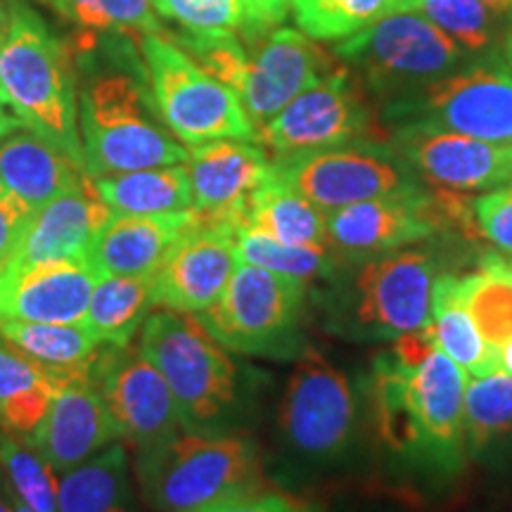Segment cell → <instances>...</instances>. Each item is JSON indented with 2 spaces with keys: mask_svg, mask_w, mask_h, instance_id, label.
Segmentation results:
<instances>
[{
  "mask_svg": "<svg viewBox=\"0 0 512 512\" xmlns=\"http://www.w3.org/2000/svg\"><path fill=\"white\" fill-rule=\"evenodd\" d=\"M242 8V34L247 38H256L287 17L292 8V0H238Z\"/></svg>",
  "mask_w": 512,
  "mask_h": 512,
  "instance_id": "cell-44",
  "label": "cell"
},
{
  "mask_svg": "<svg viewBox=\"0 0 512 512\" xmlns=\"http://www.w3.org/2000/svg\"><path fill=\"white\" fill-rule=\"evenodd\" d=\"M140 50L159 119L176 138L192 147L226 138L256 140L240 95L204 72L176 43L143 36Z\"/></svg>",
  "mask_w": 512,
  "mask_h": 512,
  "instance_id": "cell-7",
  "label": "cell"
},
{
  "mask_svg": "<svg viewBox=\"0 0 512 512\" xmlns=\"http://www.w3.org/2000/svg\"><path fill=\"white\" fill-rule=\"evenodd\" d=\"M112 219L93 188V178L86 176L76 188L55 197L46 207L31 214L8 268H24L48 261L86 259L100 228Z\"/></svg>",
  "mask_w": 512,
  "mask_h": 512,
  "instance_id": "cell-22",
  "label": "cell"
},
{
  "mask_svg": "<svg viewBox=\"0 0 512 512\" xmlns=\"http://www.w3.org/2000/svg\"><path fill=\"white\" fill-rule=\"evenodd\" d=\"M86 174L67 155L38 138L15 133L0 143V188L31 214L79 185Z\"/></svg>",
  "mask_w": 512,
  "mask_h": 512,
  "instance_id": "cell-24",
  "label": "cell"
},
{
  "mask_svg": "<svg viewBox=\"0 0 512 512\" xmlns=\"http://www.w3.org/2000/svg\"><path fill=\"white\" fill-rule=\"evenodd\" d=\"M0 465L10 489L34 512H60V482L55 470L29 444L5 432L0 437Z\"/></svg>",
  "mask_w": 512,
  "mask_h": 512,
  "instance_id": "cell-37",
  "label": "cell"
},
{
  "mask_svg": "<svg viewBox=\"0 0 512 512\" xmlns=\"http://www.w3.org/2000/svg\"><path fill=\"white\" fill-rule=\"evenodd\" d=\"M31 211L24 209L15 197L0 188V268L8 264V259L15 254V249L22 240Z\"/></svg>",
  "mask_w": 512,
  "mask_h": 512,
  "instance_id": "cell-43",
  "label": "cell"
},
{
  "mask_svg": "<svg viewBox=\"0 0 512 512\" xmlns=\"http://www.w3.org/2000/svg\"><path fill=\"white\" fill-rule=\"evenodd\" d=\"M98 283L86 259L0 268V320L81 323Z\"/></svg>",
  "mask_w": 512,
  "mask_h": 512,
  "instance_id": "cell-21",
  "label": "cell"
},
{
  "mask_svg": "<svg viewBox=\"0 0 512 512\" xmlns=\"http://www.w3.org/2000/svg\"><path fill=\"white\" fill-rule=\"evenodd\" d=\"M328 247L337 259L363 261L434 238L451 219L444 197L430 192L380 197L328 211Z\"/></svg>",
  "mask_w": 512,
  "mask_h": 512,
  "instance_id": "cell-15",
  "label": "cell"
},
{
  "mask_svg": "<svg viewBox=\"0 0 512 512\" xmlns=\"http://www.w3.org/2000/svg\"><path fill=\"white\" fill-rule=\"evenodd\" d=\"M425 330L430 332L434 344L467 375L484 377L503 370L501 351L486 342L467 311L458 275L441 273L437 278L430 323Z\"/></svg>",
  "mask_w": 512,
  "mask_h": 512,
  "instance_id": "cell-25",
  "label": "cell"
},
{
  "mask_svg": "<svg viewBox=\"0 0 512 512\" xmlns=\"http://www.w3.org/2000/svg\"><path fill=\"white\" fill-rule=\"evenodd\" d=\"M463 302L491 347L503 351L512 339V268L503 254H484L477 268L460 278Z\"/></svg>",
  "mask_w": 512,
  "mask_h": 512,
  "instance_id": "cell-32",
  "label": "cell"
},
{
  "mask_svg": "<svg viewBox=\"0 0 512 512\" xmlns=\"http://www.w3.org/2000/svg\"><path fill=\"white\" fill-rule=\"evenodd\" d=\"M145 76L147 69H98L83 81L79 131L91 178L188 162L190 150L157 121Z\"/></svg>",
  "mask_w": 512,
  "mask_h": 512,
  "instance_id": "cell-3",
  "label": "cell"
},
{
  "mask_svg": "<svg viewBox=\"0 0 512 512\" xmlns=\"http://www.w3.org/2000/svg\"><path fill=\"white\" fill-rule=\"evenodd\" d=\"M10 496H12V508H15V512H34L12 489H10Z\"/></svg>",
  "mask_w": 512,
  "mask_h": 512,
  "instance_id": "cell-49",
  "label": "cell"
},
{
  "mask_svg": "<svg viewBox=\"0 0 512 512\" xmlns=\"http://www.w3.org/2000/svg\"><path fill=\"white\" fill-rule=\"evenodd\" d=\"M152 306L155 275H105L95 283L79 325L100 347H128Z\"/></svg>",
  "mask_w": 512,
  "mask_h": 512,
  "instance_id": "cell-27",
  "label": "cell"
},
{
  "mask_svg": "<svg viewBox=\"0 0 512 512\" xmlns=\"http://www.w3.org/2000/svg\"><path fill=\"white\" fill-rule=\"evenodd\" d=\"M394 126H422L489 143H512V72L496 57L465 64L387 105Z\"/></svg>",
  "mask_w": 512,
  "mask_h": 512,
  "instance_id": "cell-9",
  "label": "cell"
},
{
  "mask_svg": "<svg viewBox=\"0 0 512 512\" xmlns=\"http://www.w3.org/2000/svg\"><path fill=\"white\" fill-rule=\"evenodd\" d=\"M392 152L441 192L467 195L512 181V143H489L422 126H394Z\"/></svg>",
  "mask_w": 512,
  "mask_h": 512,
  "instance_id": "cell-16",
  "label": "cell"
},
{
  "mask_svg": "<svg viewBox=\"0 0 512 512\" xmlns=\"http://www.w3.org/2000/svg\"><path fill=\"white\" fill-rule=\"evenodd\" d=\"M0 337L31 358L57 384L91 375V366L100 351V344H95L79 323L0 320Z\"/></svg>",
  "mask_w": 512,
  "mask_h": 512,
  "instance_id": "cell-29",
  "label": "cell"
},
{
  "mask_svg": "<svg viewBox=\"0 0 512 512\" xmlns=\"http://www.w3.org/2000/svg\"><path fill=\"white\" fill-rule=\"evenodd\" d=\"M501 361H503V370H505V373L512 375V339L503 347V351H501Z\"/></svg>",
  "mask_w": 512,
  "mask_h": 512,
  "instance_id": "cell-48",
  "label": "cell"
},
{
  "mask_svg": "<svg viewBox=\"0 0 512 512\" xmlns=\"http://www.w3.org/2000/svg\"><path fill=\"white\" fill-rule=\"evenodd\" d=\"M273 166L287 185L325 214L349 204L422 192L420 178L399 155L366 143L313 152Z\"/></svg>",
  "mask_w": 512,
  "mask_h": 512,
  "instance_id": "cell-12",
  "label": "cell"
},
{
  "mask_svg": "<svg viewBox=\"0 0 512 512\" xmlns=\"http://www.w3.org/2000/svg\"><path fill=\"white\" fill-rule=\"evenodd\" d=\"M240 226H252L290 247H328L325 211L287 185L275 166L249 200Z\"/></svg>",
  "mask_w": 512,
  "mask_h": 512,
  "instance_id": "cell-28",
  "label": "cell"
},
{
  "mask_svg": "<svg viewBox=\"0 0 512 512\" xmlns=\"http://www.w3.org/2000/svg\"><path fill=\"white\" fill-rule=\"evenodd\" d=\"M306 280L240 264L200 323L223 347L238 354L297 358L302 354Z\"/></svg>",
  "mask_w": 512,
  "mask_h": 512,
  "instance_id": "cell-6",
  "label": "cell"
},
{
  "mask_svg": "<svg viewBox=\"0 0 512 512\" xmlns=\"http://www.w3.org/2000/svg\"><path fill=\"white\" fill-rule=\"evenodd\" d=\"M192 211L197 219L240 228L247 204L271 176L273 162L256 140H211L188 155Z\"/></svg>",
  "mask_w": 512,
  "mask_h": 512,
  "instance_id": "cell-18",
  "label": "cell"
},
{
  "mask_svg": "<svg viewBox=\"0 0 512 512\" xmlns=\"http://www.w3.org/2000/svg\"><path fill=\"white\" fill-rule=\"evenodd\" d=\"M467 373L425 328L396 337L375 356L368 403L382 446L427 475L453 477L467 463Z\"/></svg>",
  "mask_w": 512,
  "mask_h": 512,
  "instance_id": "cell-1",
  "label": "cell"
},
{
  "mask_svg": "<svg viewBox=\"0 0 512 512\" xmlns=\"http://www.w3.org/2000/svg\"><path fill=\"white\" fill-rule=\"evenodd\" d=\"M235 252L240 264L259 266L266 271L292 275L299 280L325 278L335 271L337 256L330 247H290L268 238L252 226H240L235 233Z\"/></svg>",
  "mask_w": 512,
  "mask_h": 512,
  "instance_id": "cell-34",
  "label": "cell"
},
{
  "mask_svg": "<svg viewBox=\"0 0 512 512\" xmlns=\"http://www.w3.org/2000/svg\"><path fill=\"white\" fill-rule=\"evenodd\" d=\"M0 88L22 126L86 174L72 53L22 0L10 3L0 38Z\"/></svg>",
  "mask_w": 512,
  "mask_h": 512,
  "instance_id": "cell-2",
  "label": "cell"
},
{
  "mask_svg": "<svg viewBox=\"0 0 512 512\" xmlns=\"http://www.w3.org/2000/svg\"><path fill=\"white\" fill-rule=\"evenodd\" d=\"M396 12H418L467 50H482L491 41L489 8L479 0H403Z\"/></svg>",
  "mask_w": 512,
  "mask_h": 512,
  "instance_id": "cell-38",
  "label": "cell"
},
{
  "mask_svg": "<svg viewBox=\"0 0 512 512\" xmlns=\"http://www.w3.org/2000/svg\"><path fill=\"white\" fill-rule=\"evenodd\" d=\"M195 211L169 216H117L100 228L86 261L98 278L155 275L195 223Z\"/></svg>",
  "mask_w": 512,
  "mask_h": 512,
  "instance_id": "cell-23",
  "label": "cell"
},
{
  "mask_svg": "<svg viewBox=\"0 0 512 512\" xmlns=\"http://www.w3.org/2000/svg\"><path fill=\"white\" fill-rule=\"evenodd\" d=\"M105 207L117 216H169L192 211V188L183 164L93 178Z\"/></svg>",
  "mask_w": 512,
  "mask_h": 512,
  "instance_id": "cell-26",
  "label": "cell"
},
{
  "mask_svg": "<svg viewBox=\"0 0 512 512\" xmlns=\"http://www.w3.org/2000/svg\"><path fill=\"white\" fill-rule=\"evenodd\" d=\"M439 275L437 259L425 249L406 247L363 259L351 285V316L358 332L396 339L427 328Z\"/></svg>",
  "mask_w": 512,
  "mask_h": 512,
  "instance_id": "cell-11",
  "label": "cell"
},
{
  "mask_svg": "<svg viewBox=\"0 0 512 512\" xmlns=\"http://www.w3.org/2000/svg\"><path fill=\"white\" fill-rule=\"evenodd\" d=\"M505 57H508V67H510V72H512V29H510L508 38H505Z\"/></svg>",
  "mask_w": 512,
  "mask_h": 512,
  "instance_id": "cell-50",
  "label": "cell"
},
{
  "mask_svg": "<svg viewBox=\"0 0 512 512\" xmlns=\"http://www.w3.org/2000/svg\"><path fill=\"white\" fill-rule=\"evenodd\" d=\"M467 228L512 259V181L467 202Z\"/></svg>",
  "mask_w": 512,
  "mask_h": 512,
  "instance_id": "cell-41",
  "label": "cell"
},
{
  "mask_svg": "<svg viewBox=\"0 0 512 512\" xmlns=\"http://www.w3.org/2000/svg\"><path fill=\"white\" fill-rule=\"evenodd\" d=\"M174 38L176 46L200 64L204 72L226 83L235 93L240 91L249 57L233 31H209V34L178 31Z\"/></svg>",
  "mask_w": 512,
  "mask_h": 512,
  "instance_id": "cell-39",
  "label": "cell"
},
{
  "mask_svg": "<svg viewBox=\"0 0 512 512\" xmlns=\"http://www.w3.org/2000/svg\"><path fill=\"white\" fill-rule=\"evenodd\" d=\"M88 380L117 422L121 439L138 451L169 444L183 432L178 408L164 377L138 347H100Z\"/></svg>",
  "mask_w": 512,
  "mask_h": 512,
  "instance_id": "cell-14",
  "label": "cell"
},
{
  "mask_svg": "<svg viewBox=\"0 0 512 512\" xmlns=\"http://www.w3.org/2000/svg\"><path fill=\"white\" fill-rule=\"evenodd\" d=\"M60 512H133L124 444H110L98 456L64 472Z\"/></svg>",
  "mask_w": 512,
  "mask_h": 512,
  "instance_id": "cell-30",
  "label": "cell"
},
{
  "mask_svg": "<svg viewBox=\"0 0 512 512\" xmlns=\"http://www.w3.org/2000/svg\"><path fill=\"white\" fill-rule=\"evenodd\" d=\"M370 136V114L344 72H335L297 95L256 133L273 162L313 152L363 145Z\"/></svg>",
  "mask_w": 512,
  "mask_h": 512,
  "instance_id": "cell-13",
  "label": "cell"
},
{
  "mask_svg": "<svg viewBox=\"0 0 512 512\" xmlns=\"http://www.w3.org/2000/svg\"><path fill=\"white\" fill-rule=\"evenodd\" d=\"M235 233L228 223L195 219L155 273L157 306L195 316L209 309L240 266Z\"/></svg>",
  "mask_w": 512,
  "mask_h": 512,
  "instance_id": "cell-17",
  "label": "cell"
},
{
  "mask_svg": "<svg viewBox=\"0 0 512 512\" xmlns=\"http://www.w3.org/2000/svg\"><path fill=\"white\" fill-rule=\"evenodd\" d=\"M479 3L496 12H512V0H479Z\"/></svg>",
  "mask_w": 512,
  "mask_h": 512,
  "instance_id": "cell-47",
  "label": "cell"
},
{
  "mask_svg": "<svg viewBox=\"0 0 512 512\" xmlns=\"http://www.w3.org/2000/svg\"><path fill=\"white\" fill-rule=\"evenodd\" d=\"M136 347L164 377L185 432H219L221 422L238 408V363L195 313H150Z\"/></svg>",
  "mask_w": 512,
  "mask_h": 512,
  "instance_id": "cell-4",
  "label": "cell"
},
{
  "mask_svg": "<svg viewBox=\"0 0 512 512\" xmlns=\"http://www.w3.org/2000/svg\"><path fill=\"white\" fill-rule=\"evenodd\" d=\"M57 382L0 337V430L29 434L55 399Z\"/></svg>",
  "mask_w": 512,
  "mask_h": 512,
  "instance_id": "cell-31",
  "label": "cell"
},
{
  "mask_svg": "<svg viewBox=\"0 0 512 512\" xmlns=\"http://www.w3.org/2000/svg\"><path fill=\"white\" fill-rule=\"evenodd\" d=\"M5 27H8V12L3 10V0H0V38L5 34Z\"/></svg>",
  "mask_w": 512,
  "mask_h": 512,
  "instance_id": "cell-51",
  "label": "cell"
},
{
  "mask_svg": "<svg viewBox=\"0 0 512 512\" xmlns=\"http://www.w3.org/2000/svg\"><path fill=\"white\" fill-rule=\"evenodd\" d=\"M401 3H403V0H399V5H401ZM399 5H396V8H399Z\"/></svg>",
  "mask_w": 512,
  "mask_h": 512,
  "instance_id": "cell-52",
  "label": "cell"
},
{
  "mask_svg": "<svg viewBox=\"0 0 512 512\" xmlns=\"http://www.w3.org/2000/svg\"><path fill=\"white\" fill-rule=\"evenodd\" d=\"M512 439V375L472 377L465 387V441L472 458Z\"/></svg>",
  "mask_w": 512,
  "mask_h": 512,
  "instance_id": "cell-33",
  "label": "cell"
},
{
  "mask_svg": "<svg viewBox=\"0 0 512 512\" xmlns=\"http://www.w3.org/2000/svg\"><path fill=\"white\" fill-rule=\"evenodd\" d=\"M335 53L356 67L375 93L396 100L463 67L465 48L427 17L392 12L337 43Z\"/></svg>",
  "mask_w": 512,
  "mask_h": 512,
  "instance_id": "cell-8",
  "label": "cell"
},
{
  "mask_svg": "<svg viewBox=\"0 0 512 512\" xmlns=\"http://www.w3.org/2000/svg\"><path fill=\"white\" fill-rule=\"evenodd\" d=\"M190 512H318L311 503L302 501V498H294L280 491H268L261 489L254 491H242V494H233L214 501L202 508L190 510Z\"/></svg>",
  "mask_w": 512,
  "mask_h": 512,
  "instance_id": "cell-42",
  "label": "cell"
},
{
  "mask_svg": "<svg viewBox=\"0 0 512 512\" xmlns=\"http://www.w3.org/2000/svg\"><path fill=\"white\" fill-rule=\"evenodd\" d=\"M399 0H292L294 17L313 41H344L396 12Z\"/></svg>",
  "mask_w": 512,
  "mask_h": 512,
  "instance_id": "cell-35",
  "label": "cell"
},
{
  "mask_svg": "<svg viewBox=\"0 0 512 512\" xmlns=\"http://www.w3.org/2000/svg\"><path fill=\"white\" fill-rule=\"evenodd\" d=\"M0 512H15V508H12L10 482H8V475H5L3 465H0Z\"/></svg>",
  "mask_w": 512,
  "mask_h": 512,
  "instance_id": "cell-46",
  "label": "cell"
},
{
  "mask_svg": "<svg viewBox=\"0 0 512 512\" xmlns=\"http://www.w3.org/2000/svg\"><path fill=\"white\" fill-rule=\"evenodd\" d=\"M328 62L320 50L294 29H278L249 57L240 100L256 133L290 102L325 79Z\"/></svg>",
  "mask_w": 512,
  "mask_h": 512,
  "instance_id": "cell-20",
  "label": "cell"
},
{
  "mask_svg": "<svg viewBox=\"0 0 512 512\" xmlns=\"http://www.w3.org/2000/svg\"><path fill=\"white\" fill-rule=\"evenodd\" d=\"M280 430L287 444L306 458H342L358 432L354 382L323 354L304 349L287 382L280 406Z\"/></svg>",
  "mask_w": 512,
  "mask_h": 512,
  "instance_id": "cell-10",
  "label": "cell"
},
{
  "mask_svg": "<svg viewBox=\"0 0 512 512\" xmlns=\"http://www.w3.org/2000/svg\"><path fill=\"white\" fill-rule=\"evenodd\" d=\"M138 482L159 512H190L264 486L259 448L242 434L185 432L169 444L138 451Z\"/></svg>",
  "mask_w": 512,
  "mask_h": 512,
  "instance_id": "cell-5",
  "label": "cell"
},
{
  "mask_svg": "<svg viewBox=\"0 0 512 512\" xmlns=\"http://www.w3.org/2000/svg\"><path fill=\"white\" fill-rule=\"evenodd\" d=\"M119 439L117 422L88 377L57 384L46 415L27 434V444L62 475Z\"/></svg>",
  "mask_w": 512,
  "mask_h": 512,
  "instance_id": "cell-19",
  "label": "cell"
},
{
  "mask_svg": "<svg viewBox=\"0 0 512 512\" xmlns=\"http://www.w3.org/2000/svg\"><path fill=\"white\" fill-rule=\"evenodd\" d=\"M159 15L176 22L190 34L209 31H242V8L238 0H152Z\"/></svg>",
  "mask_w": 512,
  "mask_h": 512,
  "instance_id": "cell-40",
  "label": "cell"
},
{
  "mask_svg": "<svg viewBox=\"0 0 512 512\" xmlns=\"http://www.w3.org/2000/svg\"><path fill=\"white\" fill-rule=\"evenodd\" d=\"M22 126V121L15 117V112L10 110V105L5 102V95H3V88H0V138L10 136L12 131H17V128Z\"/></svg>",
  "mask_w": 512,
  "mask_h": 512,
  "instance_id": "cell-45",
  "label": "cell"
},
{
  "mask_svg": "<svg viewBox=\"0 0 512 512\" xmlns=\"http://www.w3.org/2000/svg\"><path fill=\"white\" fill-rule=\"evenodd\" d=\"M86 31L164 36L152 0H38Z\"/></svg>",
  "mask_w": 512,
  "mask_h": 512,
  "instance_id": "cell-36",
  "label": "cell"
},
{
  "mask_svg": "<svg viewBox=\"0 0 512 512\" xmlns=\"http://www.w3.org/2000/svg\"><path fill=\"white\" fill-rule=\"evenodd\" d=\"M510 268H512V259H510Z\"/></svg>",
  "mask_w": 512,
  "mask_h": 512,
  "instance_id": "cell-53",
  "label": "cell"
}]
</instances>
